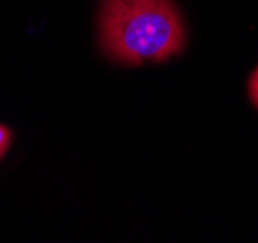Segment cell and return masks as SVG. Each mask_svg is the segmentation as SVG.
Segmentation results:
<instances>
[{"instance_id":"obj_1","label":"cell","mask_w":258,"mask_h":243,"mask_svg":"<svg viewBox=\"0 0 258 243\" xmlns=\"http://www.w3.org/2000/svg\"><path fill=\"white\" fill-rule=\"evenodd\" d=\"M97 37L116 64L165 63L186 47V27L173 0H101Z\"/></svg>"},{"instance_id":"obj_2","label":"cell","mask_w":258,"mask_h":243,"mask_svg":"<svg viewBox=\"0 0 258 243\" xmlns=\"http://www.w3.org/2000/svg\"><path fill=\"white\" fill-rule=\"evenodd\" d=\"M246 91H248V100L254 105V109H258V66L254 68V72L248 78V86H246Z\"/></svg>"},{"instance_id":"obj_3","label":"cell","mask_w":258,"mask_h":243,"mask_svg":"<svg viewBox=\"0 0 258 243\" xmlns=\"http://www.w3.org/2000/svg\"><path fill=\"white\" fill-rule=\"evenodd\" d=\"M10 144H12V130L4 127V125H0V158L8 152Z\"/></svg>"}]
</instances>
